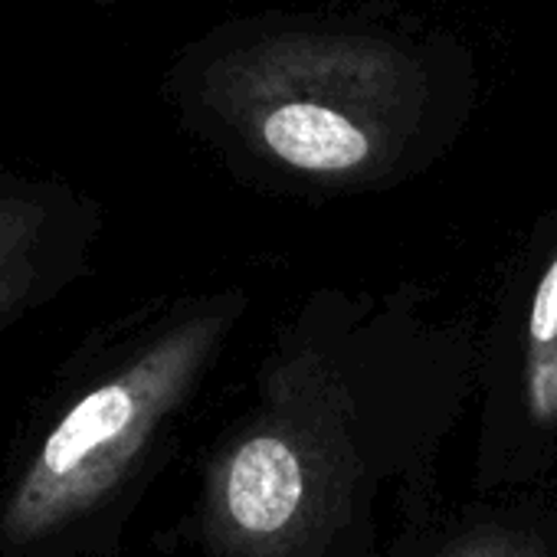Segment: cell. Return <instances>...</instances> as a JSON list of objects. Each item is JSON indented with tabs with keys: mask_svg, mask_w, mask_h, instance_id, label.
Wrapping results in <instances>:
<instances>
[{
	"mask_svg": "<svg viewBox=\"0 0 557 557\" xmlns=\"http://www.w3.org/2000/svg\"><path fill=\"white\" fill-rule=\"evenodd\" d=\"M86 246L89 216L70 194L0 177V338L76 283Z\"/></svg>",
	"mask_w": 557,
	"mask_h": 557,
	"instance_id": "cell-3",
	"label": "cell"
},
{
	"mask_svg": "<svg viewBox=\"0 0 557 557\" xmlns=\"http://www.w3.org/2000/svg\"><path fill=\"white\" fill-rule=\"evenodd\" d=\"M521 400L537 426H557V252H550L524 322Z\"/></svg>",
	"mask_w": 557,
	"mask_h": 557,
	"instance_id": "cell-5",
	"label": "cell"
},
{
	"mask_svg": "<svg viewBox=\"0 0 557 557\" xmlns=\"http://www.w3.org/2000/svg\"><path fill=\"white\" fill-rule=\"evenodd\" d=\"M239 299L197 306L76 377L0 492V557H86L223 348Z\"/></svg>",
	"mask_w": 557,
	"mask_h": 557,
	"instance_id": "cell-1",
	"label": "cell"
},
{
	"mask_svg": "<svg viewBox=\"0 0 557 557\" xmlns=\"http://www.w3.org/2000/svg\"><path fill=\"white\" fill-rule=\"evenodd\" d=\"M440 557H544V550L531 534L492 528L459 537Z\"/></svg>",
	"mask_w": 557,
	"mask_h": 557,
	"instance_id": "cell-6",
	"label": "cell"
},
{
	"mask_svg": "<svg viewBox=\"0 0 557 557\" xmlns=\"http://www.w3.org/2000/svg\"><path fill=\"white\" fill-rule=\"evenodd\" d=\"M259 135L278 161L309 174H348L374 151L371 135L355 119L322 102L275 106L259 122Z\"/></svg>",
	"mask_w": 557,
	"mask_h": 557,
	"instance_id": "cell-4",
	"label": "cell"
},
{
	"mask_svg": "<svg viewBox=\"0 0 557 557\" xmlns=\"http://www.w3.org/2000/svg\"><path fill=\"white\" fill-rule=\"evenodd\" d=\"M355 482L345 391L315 355L265 377L252 417L203 479V534L220 557H312Z\"/></svg>",
	"mask_w": 557,
	"mask_h": 557,
	"instance_id": "cell-2",
	"label": "cell"
}]
</instances>
